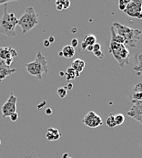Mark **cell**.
I'll use <instances>...</instances> for the list:
<instances>
[{
  "label": "cell",
  "mask_w": 142,
  "mask_h": 158,
  "mask_svg": "<svg viewBox=\"0 0 142 158\" xmlns=\"http://www.w3.org/2000/svg\"><path fill=\"white\" fill-rule=\"evenodd\" d=\"M83 42L87 46H93L97 43V39L93 34H89L84 38Z\"/></svg>",
  "instance_id": "obj_17"
},
{
  "label": "cell",
  "mask_w": 142,
  "mask_h": 158,
  "mask_svg": "<svg viewBox=\"0 0 142 158\" xmlns=\"http://www.w3.org/2000/svg\"><path fill=\"white\" fill-rule=\"evenodd\" d=\"M106 123H107V125H108L109 128H114V127L117 126V125H116V123H115V119H114V115H113V114H110V115L108 117V119H107V121H106Z\"/></svg>",
  "instance_id": "obj_20"
},
{
  "label": "cell",
  "mask_w": 142,
  "mask_h": 158,
  "mask_svg": "<svg viewBox=\"0 0 142 158\" xmlns=\"http://www.w3.org/2000/svg\"><path fill=\"white\" fill-rule=\"evenodd\" d=\"M48 40V41L50 42V44H51V43H53V42L55 41V38H54V37H52V36H50V37L48 38V40Z\"/></svg>",
  "instance_id": "obj_32"
},
{
  "label": "cell",
  "mask_w": 142,
  "mask_h": 158,
  "mask_svg": "<svg viewBox=\"0 0 142 158\" xmlns=\"http://www.w3.org/2000/svg\"><path fill=\"white\" fill-rule=\"evenodd\" d=\"M137 19H142V12L140 14V15H139V16H138V18H137Z\"/></svg>",
  "instance_id": "obj_37"
},
{
  "label": "cell",
  "mask_w": 142,
  "mask_h": 158,
  "mask_svg": "<svg viewBox=\"0 0 142 158\" xmlns=\"http://www.w3.org/2000/svg\"><path fill=\"white\" fill-rule=\"evenodd\" d=\"M98 50H101V46L99 43H96L95 45H93V52L95 51H98Z\"/></svg>",
  "instance_id": "obj_29"
},
{
  "label": "cell",
  "mask_w": 142,
  "mask_h": 158,
  "mask_svg": "<svg viewBox=\"0 0 142 158\" xmlns=\"http://www.w3.org/2000/svg\"><path fill=\"white\" fill-rule=\"evenodd\" d=\"M18 57V52L15 48L10 47H1L0 48V59L3 61L14 60Z\"/></svg>",
  "instance_id": "obj_10"
},
{
  "label": "cell",
  "mask_w": 142,
  "mask_h": 158,
  "mask_svg": "<svg viewBox=\"0 0 142 158\" xmlns=\"http://www.w3.org/2000/svg\"><path fill=\"white\" fill-rule=\"evenodd\" d=\"M127 114L142 123V101H132V107Z\"/></svg>",
  "instance_id": "obj_9"
},
{
  "label": "cell",
  "mask_w": 142,
  "mask_h": 158,
  "mask_svg": "<svg viewBox=\"0 0 142 158\" xmlns=\"http://www.w3.org/2000/svg\"><path fill=\"white\" fill-rule=\"evenodd\" d=\"M63 158H68L69 157V154L68 153H65L64 155H63V156H62Z\"/></svg>",
  "instance_id": "obj_36"
},
{
  "label": "cell",
  "mask_w": 142,
  "mask_h": 158,
  "mask_svg": "<svg viewBox=\"0 0 142 158\" xmlns=\"http://www.w3.org/2000/svg\"><path fill=\"white\" fill-rule=\"evenodd\" d=\"M18 25V19L14 13H8L7 5L4 6V12L0 19V34L8 38L16 37V27Z\"/></svg>",
  "instance_id": "obj_2"
},
{
  "label": "cell",
  "mask_w": 142,
  "mask_h": 158,
  "mask_svg": "<svg viewBox=\"0 0 142 158\" xmlns=\"http://www.w3.org/2000/svg\"><path fill=\"white\" fill-rule=\"evenodd\" d=\"M65 76H66V78H67V81H72V80H74L75 78H77V77H79V74H77L73 69L69 67V68H68L67 69V71H66V73H65Z\"/></svg>",
  "instance_id": "obj_16"
},
{
  "label": "cell",
  "mask_w": 142,
  "mask_h": 158,
  "mask_svg": "<svg viewBox=\"0 0 142 158\" xmlns=\"http://www.w3.org/2000/svg\"><path fill=\"white\" fill-rule=\"evenodd\" d=\"M9 117H10V120H11L12 122H16V121H18V113H13L12 115H10Z\"/></svg>",
  "instance_id": "obj_26"
},
{
  "label": "cell",
  "mask_w": 142,
  "mask_h": 158,
  "mask_svg": "<svg viewBox=\"0 0 142 158\" xmlns=\"http://www.w3.org/2000/svg\"><path fill=\"white\" fill-rule=\"evenodd\" d=\"M110 34H111V40H110V41L116 42V43H118V44L125 45V40L120 35H118V33L116 32V30L114 29L113 27H110Z\"/></svg>",
  "instance_id": "obj_15"
},
{
  "label": "cell",
  "mask_w": 142,
  "mask_h": 158,
  "mask_svg": "<svg viewBox=\"0 0 142 158\" xmlns=\"http://www.w3.org/2000/svg\"><path fill=\"white\" fill-rule=\"evenodd\" d=\"M83 123L89 128H97L103 124L101 117L94 112H89L83 119Z\"/></svg>",
  "instance_id": "obj_8"
},
{
  "label": "cell",
  "mask_w": 142,
  "mask_h": 158,
  "mask_svg": "<svg viewBox=\"0 0 142 158\" xmlns=\"http://www.w3.org/2000/svg\"><path fill=\"white\" fill-rule=\"evenodd\" d=\"M86 50L89 51V52H93V46H88Z\"/></svg>",
  "instance_id": "obj_30"
},
{
  "label": "cell",
  "mask_w": 142,
  "mask_h": 158,
  "mask_svg": "<svg viewBox=\"0 0 142 158\" xmlns=\"http://www.w3.org/2000/svg\"><path fill=\"white\" fill-rule=\"evenodd\" d=\"M112 27L118 35L125 40V44L131 48H136L138 42L140 40L142 31L138 28H131L118 22H114Z\"/></svg>",
  "instance_id": "obj_1"
},
{
  "label": "cell",
  "mask_w": 142,
  "mask_h": 158,
  "mask_svg": "<svg viewBox=\"0 0 142 158\" xmlns=\"http://www.w3.org/2000/svg\"><path fill=\"white\" fill-rule=\"evenodd\" d=\"M133 69L135 71H137L139 74L142 72V53L137 56V63H136V66L133 68Z\"/></svg>",
  "instance_id": "obj_18"
},
{
  "label": "cell",
  "mask_w": 142,
  "mask_h": 158,
  "mask_svg": "<svg viewBox=\"0 0 142 158\" xmlns=\"http://www.w3.org/2000/svg\"><path fill=\"white\" fill-rule=\"evenodd\" d=\"M71 68L73 69L77 74L80 75V73L83 71V69L85 68V61L80 60V59H76L72 61L71 63Z\"/></svg>",
  "instance_id": "obj_12"
},
{
  "label": "cell",
  "mask_w": 142,
  "mask_h": 158,
  "mask_svg": "<svg viewBox=\"0 0 142 158\" xmlns=\"http://www.w3.org/2000/svg\"><path fill=\"white\" fill-rule=\"evenodd\" d=\"M50 46V42L47 40H44V47H46V48H48Z\"/></svg>",
  "instance_id": "obj_33"
},
{
  "label": "cell",
  "mask_w": 142,
  "mask_h": 158,
  "mask_svg": "<svg viewBox=\"0 0 142 158\" xmlns=\"http://www.w3.org/2000/svg\"><path fill=\"white\" fill-rule=\"evenodd\" d=\"M57 95H58L60 98H65V97L67 96L68 90H67V89H66V88H65V86H64V87H60V88H58L57 90Z\"/></svg>",
  "instance_id": "obj_21"
},
{
  "label": "cell",
  "mask_w": 142,
  "mask_h": 158,
  "mask_svg": "<svg viewBox=\"0 0 142 158\" xmlns=\"http://www.w3.org/2000/svg\"><path fill=\"white\" fill-rule=\"evenodd\" d=\"M56 6H57V11L63 10V6H62V5H61V1H57V2H56Z\"/></svg>",
  "instance_id": "obj_27"
},
{
  "label": "cell",
  "mask_w": 142,
  "mask_h": 158,
  "mask_svg": "<svg viewBox=\"0 0 142 158\" xmlns=\"http://www.w3.org/2000/svg\"><path fill=\"white\" fill-rule=\"evenodd\" d=\"M38 24V15L32 6L26 7L25 13L18 19V26L22 29V33L26 34Z\"/></svg>",
  "instance_id": "obj_5"
},
{
  "label": "cell",
  "mask_w": 142,
  "mask_h": 158,
  "mask_svg": "<svg viewBox=\"0 0 142 158\" xmlns=\"http://www.w3.org/2000/svg\"><path fill=\"white\" fill-rule=\"evenodd\" d=\"M0 145H1V140H0Z\"/></svg>",
  "instance_id": "obj_40"
},
{
  "label": "cell",
  "mask_w": 142,
  "mask_h": 158,
  "mask_svg": "<svg viewBox=\"0 0 142 158\" xmlns=\"http://www.w3.org/2000/svg\"><path fill=\"white\" fill-rule=\"evenodd\" d=\"M133 91H138L142 93V82H140L138 84L135 85V87L133 88Z\"/></svg>",
  "instance_id": "obj_25"
},
{
  "label": "cell",
  "mask_w": 142,
  "mask_h": 158,
  "mask_svg": "<svg viewBox=\"0 0 142 158\" xmlns=\"http://www.w3.org/2000/svg\"><path fill=\"white\" fill-rule=\"evenodd\" d=\"M46 114H47V115H50V114H52V110H51L50 108H47V110H46Z\"/></svg>",
  "instance_id": "obj_35"
},
{
  "label": "cell",
  "mask_w": 142,
  "mask_h": 158,
  "mask_svg": "<svg viewBox=\"0 0 142 158\" xmlns=\"http://www.w3.org/2000/svg\"><path fill=\"white\" fill-rule=\"evenodd\" d=\"M94 53V55L97 58V59H99V60H102V59H104V53L101 51V50H98V51H95L93 52Z\"/></svg>",
  "instance_id": "obj_24"
},
{
  "label": "cell",
  "mask_w": 142,
  "mask_h": 158,
  "mask_svg": "<svg viewBox=\"0 0 142 158\" xmlns=\"http://www.w3.org/2000/svg\"><path fill=\"white\" fill-rule=\"evenodd\" d=\"M26 71L33 77H36L37 80H42L43 74L48 72V64L45 56L38 51L35 60L26 64Z\"/></svg>",
  "instance_id": "obj_3"
},
{
  "label": "cell",
  "mask_w": 142,
  "mask_h": 158,
  "mask_svg": "<svg viewBox=\"0 0 142 158\" xmlns=\"http://www.w3.org/2000/svg\"><path fill=\"white\" fill-rule=\"evenodd\" d=\"M9 2H11V1H6V0H5V1H0V6H1V5H4V6H5V5H7Z\"/></svg>",
  "instance_id": "obj_34"
},
{
  "label": "cell",
  "mask_w": 142,
  "mask_h": 158,
  "mask_svg": "<svg viewBox=\"0 0 142 158\" xmlns=\"http://www.w3.org/2000/svg\"><path fill=\"white\" fill-rule=\"evenodd\" d=\"M65 88L67 89V90H72V89H73V84H72V83H69V85H68V86H65Z\"/></svg>",
  "instance_id": "obj_31"
},
{
  "label": "cell",
  "mask_w": 142,
  "mask_h": 158,
  "mask_svg": "<svg viewBox=\"0 0 142 158\" xmlns=\"http://www.w3.org/2000/svg\"><path fill=\"white\" fill-rule=\"evenodd\" d=\"M61 52H62L63 57L66 58V59H71V58H73V57L75 56V54H76L75 48H74L73 47H71L70 45L65 46V47L62 48Z\"/></svg>",
  "instance_id": "obj_14"
},
{
  "label": "cell",
  "mask_w": 142,
  "mask_h": 158,
  "mask_svg": "<svg viewBox=\"0 0 142 158\" xmlns=\"http://www.w3.org/2000/svg\"><path fill=\"white\" fill-rule=\"evenodd\" d=\"M70 46L71 47H73V48H75L76 47H77V46H78V40H77V39H72Z\"/></svg>",
  "instance_id": "obj_28"
},
{
  "label": "cell",
  "mask_w": 142,
  "mask_h": 158,
  "mask_svg": "<svg viewBox=\"0 0 142 158\" xmlns=\"http://www.w3.org/2000/svg\"><path fill=\"white\" fill-rule=\"evenodd\" d=\"M17 102H18L17 96H15L14 93H10L8 99L1 108V113L4 118L9 117L13 113H17Z\"/></svg>",
  "instance_id": "obj_6"
},
{
  "label": "cell",
  "mask_w": 142,
  "mask_h": 158,
  "mask_svg": "<svg viewBox=\"0 0 142 158\" xmlns=\"http://www.w3.org/2000/svg\"><path fill=\"white\" fill-rule=\"evenodd\" d=\"M109 53L112 54L116 61L118 62L120 68H124L126 65L129 63V51L123 44H118L116 42L110 41L108 47Z\"/></svg>",
  "instance_id": "obj_4"
},
{
  "label": "cell",
  "mask_w": 142,
  "mask_h": 158,
  "mask_svg": "<svg viewBox=\"0 0 142 158\" xmlns=\"http://www.w3.org/2000/svg\"><path fill=\"white\" fill-rule=\"evenodd\" d=\"M59 75H60V76H62V77H63V76H64V75H65V73H64V72H63V71H60V72H59Z\"/></svg>",
  "instance_id": "obj_38"
},
{
  "label": "cell",
  "mask_w": 142,
  "mask_h": 158,
  "mask_svg": "<svg viewBox=\"0 0 142 158\" xmlns=\"http://www.w3.org/2000/svg\"><path fill=\"white\" fill-rule=\"evenodd\" d=\"M124 12L127 16L137 19L138 16L142 12V1L140 0L129 1Z\"/></svg>",
  "instance_id": "obj_7"
},
{
  "label": "cell",
  "mask_w": 142,
  "mask_h": 158,
  "mask_svg": "<svg viewBox=\"0 0 142 158\" xmlns=\"http://www.w3.org/2000/svg\"><path fill=\"white\" fill-rule=\"evenodd\" d=\"M60 136H61V134L59 133V131L57 129H55V128H48L47 129L46 137L48 141H57L60 138Z\"/></svg>",
  "instance_id": "obj_13"
},
{
  "label": "cell",
  "mask_w": 142,
  "mask_h": 158,
  "mask_svg": "<svg viewBox=\"0 0 142 158\" xmlns=\"http://www.w3.org/2000/svg\"><path fill=\"white\" fill-rule=\"evenodd\" d=\"M14 72H16L15 69H11L10 67L6 66L3 60L0 61V81H4L5 79H6V77L10 76Z\"/></svg>",
  "instance_id": "obj_11"
},
{
  "label": "cell",
  "mask_w": 142,
  "mask_h": 158,
  "mask_svg": "<svg viewBox=\"0 0 142 158\" xmlns=\"http://www.w3.org/2000/svg\"><path fill=\"white\" fill-rule=\"evenodd\" d=\"M58 56H59V57H63V55H62V52H61V51L58 53Z\"/></svg>",
  "instance_id": "obj_39"
},
{
  "label": "cell",
  "mask_w": 142,
  "mask_h": 158,
  "mask_svg": "<svg viewBox=\"0 0 142 158\" xmlns=\"http://www.w3.org/2000/svg\"><path fill=\"white\" fill-rule=\"evenodd\" d=\"M128 2H129V0H119L118 1V8L121 11L124 12V10L126 9V6L128 4Z\"/></svg>",
  "instance_id": "obj_22"
},
{
  "label": "cell",
  "mask_w": 142,
  "mask_h": 158,
  "mask_svg": "<svg viewBox=\"0 0 142 158\" xmlns=\"http://www.w3.org/2000/svg\"><path fill=\"white\" fill-rule=\"evenodd\" d=\"M61 5L63 6V9H68L70 6V1H69V0H62L61 1Z\"/></svg>",
  "instance_id": "obj_23"
},
{
  "label": "cell",
  "mask_w": 142,
  "mask_h": 158,
  "mask_svg": "<svg viewBox=\"0 0 142 158\" xmlns=\"http://www.w3.org/2000/svg\"><path fill=\"white\" fill-rule=\"evenodd\" d=\"M114 119H115V123L116 125H121L124 122H125V116L121 113H118L114 115Z\"/></svg>",
  "instance_id": "obj_19"
},
{
  "label": "cell",
  "mask_w": 142,
  "mask_h": 158,
  "mask_svg": "<svg viewBox=\"0 0 142 158\" xmlns=\"http://www.w3.org/2000/svg\"><path fill=\"white\" fill-rule=\"evenodd\" d=\"M68 158H72V157H69H69H68Z\"/></svg>",
  "instance_id": "obj_41"
}]
</instances>
